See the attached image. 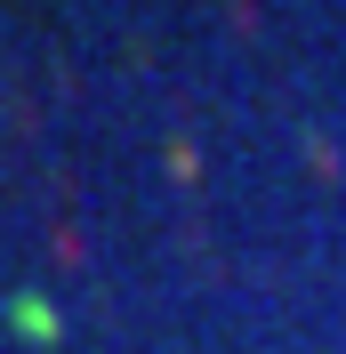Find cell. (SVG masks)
<instances>
[{
    "instance_id": "obj_1",
    "label": "cell",
    "mask_w": 346,
    "mask_h": 354,
    "mask_svg": "<svg viewBox=\"0 0 346 354\" xmlns=\"http://www.w3.org/2000/svg\"><path fill=\"white\" fill-rule=\"evenodd\" d=\"M8 314H17V322H24V330H33V338H48V314H41V298H17V306H8Z\"/></svg>"
}]
</instances>
